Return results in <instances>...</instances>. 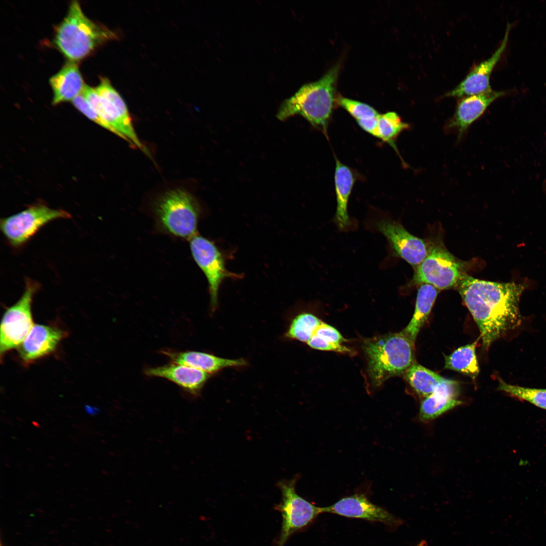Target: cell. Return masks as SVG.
<instances>
[{"label":"cell","instance_id":"2","mask_svg":"<svg viewBox=\"0 0 546 546\" xmlns=\"http://www.w3.org/2000/svg\"><path fill=\"white\" fill-rule=\"evenodd\" d=\"M339 71L338 63L318 80L302 85L292 97L283 102L277 113V118L285 120L298 114L327 134L336 100V86Z\"/></svg>","mask_w":546,"mask_h":546},{"label":"cell","instance_id":"11","mask_svg":"<svg viewBox=\"0 0 546 546\" xmlns=\"http://www.w3.org/2000/svg\"><path fill=\"white\" fill-rule=\"evenodd\" d=\"M192 256L205 275L208 283L211 311L218 305L219 287L226 278H239L240 275L228 270L222 255L213 242L195 235L190 240Z\"/></svg>","mask_w":546,"mask_h":546},{"label":"cell","instance_id":"7","mask_svg":"<svg viewBox=\"0 0 546 546\" xmlns=\"http://www.w3.org/2000/svg\"><path fill=\"white\" fill-rule=\"evenodd\" d=\"M40 285L36 281L25 280L24 290L19 300L7 308L2 318L0 335L1 358L8 351L18 348L34 325L32 314L33 297Z\"/></svg>","mask_w":546,"mask_h":546},{"label":"cell","instance_id":"29","mask_svg":"<svg viewBox=\"0 0 546 546\" xmlns=\"http://www.w3.org/2000/svg\"><path fill=\"white\" fill-rule=\"evenodd\" d=\"M338 105L346 110L356 121L376 117L378 112L372 106L352 99L339 96L336 99Z\"/></svg>","mask_w":546,"mask_h":546},{"label":"cell","instance_id":"23","mask_svg":"<svg viewBox=\"0 0 546 546\" xmlns=\"http://www.w3.org/2000/svg\"><path fill=\"white\" fill-rule=\"evenodd\" d=\"M346 341L336 329L322 322L306 344L316 350L352 355L354 351L343 344Z\"/></svg>","mask_w":546,"mask_h":546},{"label":"cell","instance_id":"1","mask_svg":"<svg viewBox=\"0 0 546 546\" xmlns=\"http://www.w3.org/2000/svg\"><path fill=\"white\" fill-rule=\"evenodd\" d=\"M456 287L478 327L484 349L521 324L519 302L522 285L482 280L465 274Z\"/></svg>","mask_w":546,"mask_h":546},{"label":"cell","instance_id":"16","mask_svg":"<svg viewBox=\"0 0 546 546\" xmlns=\"http://www.w3.org/2000/svg\"><path fill=\"white\" fill-rule=\"evenodd\" d=\"M66 335L58 327L34 324L18 348L19 356L25 365L32 363L54 352Z\"/></svg>","mask_w":546,"mask_h":546},{"label":"cell","instance_id":"17","mask_svg":"<svg viewBox=\"0 0 546 546\" xmlns=\"http://www.w3.org/2000/svg\"><path fill=\"white\" fill-rule=\"evenodd\" d=\"M144 373L149 377L162 378L172 382L193 397L200 395L210 376L209 374L200 370L172 362L147 368Z\"/></svg>","mask_w":546,"mask_h":546},{"label":"cell","instance_id":"28","mask_svg":"<svg viewBox=\"0 0 546 546\" xmlns=\"http://www.w3.org/2000/svg\"><path fill=\"white\" fill-rule=\"evenodd\" d=\"M498 389L546 410V389H536L507 384L500 381Z\"/></svg>","mask_w":546,"mask_h":546},{"label":"cell","instance_id":"9","mask_svg":"<svg viewBox=\"0 0 546 546\" xmlns=\"http://www.w3.org/2000/svg\"><path fill=\"white\" fill-rule=\"evenodd\" d=\"M71 217V214L65 210L53 209L44 204L38 203L1 219L0 228L8 243L17 248L27 243L41 228L49 222Z\"/></svg>","mask_w":546,"mask_h":546},{"label":"cell","instance_id":"19","mask_svg":"<svg viewBox=\"0 0 546 546\" xmlns=\"http://www.w3.org/2000/svg\"><path fill=\"white\" fill-rule=\"evenodd\" d=\"M160 353L169 358L172 363L191 367L209 374L225 368L243 367L247 365L246 360L243 358L228 359L199 351L164 349L161 350Z\"/></svg>","mask_w":546,"mask_h":546},{"label":"cell","instance_id":"31","mask_svg":"<svg viewBox=\"0 0 546 546\" xmlns=\"http://www.w3.org/2000/svg\"><path fill=\"white\" fill-rule=\"evenodd\" d=\"M378 117L356 121L358 125L365 131L379 138Z\"/></svg>","mask_w":546,"mask_h":546},{"label":"cell","instance_id":"15","mask_svg":"<svg viewBox=\"0 0 546 546\" xmlns=\"http://www.w3.org/2000/svg\"><path fill=\"white\" fill-rule=\"evenodd\" d=\"M511 24L507 25L504 37L499 47L487 59L476 65L453 89L447 92L446 97L463 98L482 93L491 89L490 77L507 45Z\"/></svg>","mask_w":546,"mask_h":546},{"label":"cell","instance_id":"4","mask_svg":"<svg viewBox=\"0 0 546 546\" xmlns=\"http://www.w3.org/2000/svg\"><path fill=\"white\" fill-rule=\"evenodd\" d=\"M115 36L109 29L88 19L78 2L74 1L57 28L54 42L65 57L76 62L87 56L98 45Z\"/></svg>","mask_w":546,"mask_h":546},{"label":"cell","instance_id":"6","mask_svg":"<svg viewBox=\"0 0 546 546\" xmlns=\"http://www.w3.org/2000/svg\"><path fill=\"white\" fill-rule=\"evenodd\" d=\"M81 95L99 116L127 142L146 152L134 131L124 100L108 79L102 78L95 88L85 84Z\"/></svg>","mask_w":546,"mask_h":546},{"label":"cell","instance_id":"14","mask_svg":"<svg viewBox=\"0 0 546 546\" xmlns=\"http://www.w3.org/2000/svg\"><path fill=\"white\" fill-rule=\"evenodd\" d=\"M321 512L377 521L389 525L396 526L401 522L386 510L371 503L363 494L344 497L331 506L321 507Z\"/></svg>","mask_w":546,"mask_h":546},{"label":"cell","instance_id":"8","mask_svg":"<svg viewBox=\"0 0 546 546\" xmlns=\"http://www.w3.org/2000/svg\"><path fill=\"white\" fill-rule=\"evenodd\" d=\"M298 478L282 480L277 483L282 497L275 509L281 513L282 522L275 546H284L291 535L306 527L321 514V507L315 506L297 493L295 485Z\"/></svg>","mask_w":546,"mask_h":546},{"label":"cell","instance_id":"32","mask_svg":"<svg viewBox=\"0 0 546 546\" xmlns=\"http://www.w3.org/2000/svg\"><path fill=\"white\" fill-rule=\"evenodd\" d=\"M86 411L88 414L92 416L97 415L100 412V410L97 408H92L90 407H86Z\"/></svg>","mask_w":546,"mask_h":546},{"label":"cell","instance_id":"35","mask_svg":"<svg viewBox=\"0 0 546 546\" xmlns=\"http://www.w3.org/2000/svg\"><path fill=\"white\" fill-rule=\"evenodd\" d=\"M1 546H2V545H1Z\"/></svg>","mask_w":546,"mask_h":546},{"label":"cell","instance_id":"12","mask_svg":"<svg viewBox=\"0 0 546 546\" xmlns=\"http://www.w3.org/2000/svg\"><path fill=\"white\" fill-rule=\"evenodd\" d=\"M376 228L388 240L393 255L415 269L427 256L429 248L425 241L409 233L400 223L382 219L377 222Z\"/></svg>","mask_w":546,"mask_h":546},{"label":"cell","instance_id":"33","mask_svg":"<svg viewBox=\"0 0 546 546\" xmlns=\"http://www.w3.org/2000/svg\"><path fill=\"white\" fill-rule=\"evenodd\" d=\"M416 546H427V543L425 540H422Z\"/></svg>","mask_w":546,"mask_h":546},{"label":"cell","instance_id":"20","mask_svg":"<svg viewBox=\"0 0 546 546\" xmlns=\"http://www.w3.org/2000/svg\"><path fill=\"white\" fill-rule=\"evenodd\" d=\"M54 96L52 104L72 101L81 94L84 83L76 62L70 61L50 79Z\"/></svg>","mask_w":546,"mask_h":546},{"label":"cell","instance_id":"27","mask_svg":"<svg viewBox=\"0 0 546 546\" xmlns=\"http://www.w3.org/2000/svg\"><path fill=\"white\" fill-rule=\"evenodd\" d=\"M322 322L312 313H300L291 321L286 333V337L307 343Z\"/></svg>","mask_w":546,"mask_h":546},{"label":"cell","instance_id":"24","mask_svg":"<svg viewBox=\"0 0 546 546\" xmlns=\"http://www.w3.org/2000/svg\"><path fill=\"white\" fill-rule=\"evenodd\" d=\"M479 339L445 355L444 368L459 372L474 380L480 371L476 354V346Z\"/></svg>","mask_w":546,"mask_h":546},{"label":"cell","instance_id":"34","mask_svg":"<svg viewBox=\"0 0 546 546\" xmlns=\"http://www.w3.org/2000/svg\"><path fill=\"white\" fill-rule=\"evenodd\" d=\"M544 184H545V186L546 187V180H545Z\"/></svg>","mask_w":546,"mask_h":546},{"label":"cell","instance_id":"30","mask_svg":"<svg viewBox=\"0 0 546 546\" xmlns=\"http://www.w3.org/2000/svg\"><path fill=\"white\" fill-rule=\"evenodd\" d=\"M72 103L80 112L85 115L87 118L98 125L126 141L125 139L121 134L108 124L99 116L81 95H80L74 98L72 101Z\"/></svg>","mask_w":546,"mask_h":546},{"label":"cell","instance_id":"25","mask_svg":"<svg viewBox=\"0 0 546 546\" xmlns=\"http://www.w3.org/2000/svg\"><path fill=\"white\" fill-rule=\"evenodd\" d=\"M404 378L423 398L433 393L445 379L433 371L414 362L404 374Z\"/></svg>","mask_w":546,"mask_h":546},{"label":"cell","instance_id":"10","mask_svg":"<svg viewBox=\"0 0 546 546\" xmlns=\"http://www.w3.org/2000/svg\"><path fill=\"white\" fill-rule=\"evenodd\" d=\"M464 268L463 263L444 247L432 246L415 269L411 284H428L439 290L456 287L465 275Z\"/></svg>","mask_w":546,"mask_h":546},{"label":"cell","instance_id":"26","mask_svg":"<svg viewBox=\"0 0 546 546\" xmlns=\"http://www.w3.org/2000/svg\"><path fill=\"white\" fill-rule=\"evenodd\" d=\"M379 139L388 144L401 157L397 148L396 141L400 133L410 128V125L402 121L394 112L379 114L378 117Z\"/></svg>","mask_w":546,"mask_h":546},{"label":"cell","instance_id":"22","mask_svg":"<svg viewBox=\"0 0 546 546\" xmlns=\"http://www.w3.org/2000/svg\"><path fill=\"white\" fill-rule=\"evenodd\" d=\"M438 289L428 284H420L411 320L401 332L415 344L420 329L428 318L438 295Z\"/></svg>","mask_w":546,"mask_h":546},{"label":"cell","instance_id":"21","mask_svg":"<svg viewBox=\"0 0 546 546\" xmlns=\"http://www.w3.org/2000/svg\"><path fill=\"white\" fill-rule=\"evenodd\" d=\"M355 178L352 169L336 159L334 183L337 207L334 220L340 230L347 229L350 224L348 204Z\"/></svg>","mask_w":546,"mask_h":546},{"label":"cell","instance_id":"18","mask_svg":"<svg viewBox=\"0 0 546 546\" xmlns=\"http://www.w3.org/2000/svg\"><path fill=\"white\" fill-rule=\"evenodd\" d=\"M459 393L458 382L445 378L433 393L423 398L419 415L420 420L430 421L461 405L462 402L457 399Z\"/></svg>","mask_w":546,"mask_h":546},{"label":"cell","instance_id":"3","mask_svg":"<svg viewBox=\"0 0 546 546\" xmlns=\"http://www.w3.org/2000/svg\"><path fill=\"white\" fill-rule=\"evenodd\" d=\"M362 349L368 377L375 387L390 378L404 375L415 362L414 343L401 332L365 339Z\"/></svg>","mask_w":546,"mask_h":546},{"label":"cell","instance_id":"13","mask_svg":"<svg viewBox=\"0 0 546 546\" xmlns=\"http://www.w3.org/2000/svg\"><path fill=\"white\" fill-rule=\"evenodd\" d=\"M505 94V92L491 89L460 98L454 114L446 124V130L456 133L459 140L462 139L469 128L484 114L490 105Z\"/></svg>","mask_w":546,"mask_h":546},{"label":"cell","instance_id":"5","mask_svg":"<svg viewBox=\"0 0 546 546\" xmlns=\"http://www.w3.org/2000/svg\"><path fill=\"white\" fill-rule=\"evenodd\" d=\"M200 210L193 196L183 189L166 192L155 208L158 228L173 236L190 240L197 235Z\"/></svg>","mask_w":546,"mask_h":546}]
</instances>
